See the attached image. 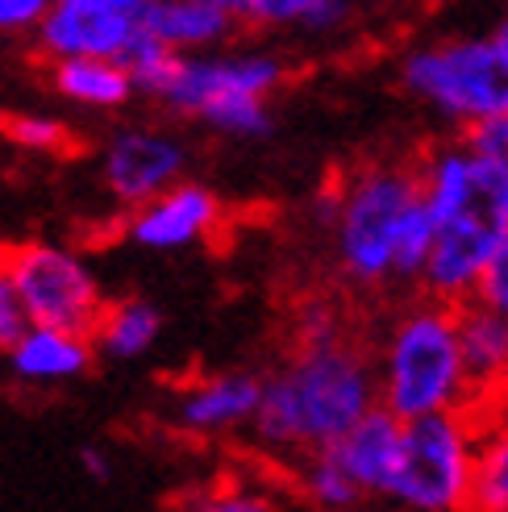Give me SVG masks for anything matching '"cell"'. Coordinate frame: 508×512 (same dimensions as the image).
I'll list each match as a JSON object with an SVG mask.
<instances>
[{
	"instance_id": "obj_1",
	"label": "cell",
	"mask_w": 508,
	"mask_h": 512,
	"mask_svg": "<svg viewBox=\"0 0 508 512\" xmlns=\"http://www.w3.org/2000/svg\"><path fill=\"white\" fill-rule=\"evenodd\" d=\"M375 363L371 350L346 334L300 338L296 354L263 379L259 404H254L250 433L267 454L292 467L300 454L321 450L375 408Z\"/></svg>"
},
{
	"instance_id": "obj_2",
	"label": "cell",
	"mask_w": 508,
	"mask_h": 512,
	"mask_svg": "<svg viewBox=\"0 0 508 512\" xmlns=\"http://www.w3.org/2000/svg\"><path fill=\"white\" fill-rule=\"evenodd\" d=\"M421 204L417 163H367L317 200V217L334 242V267L354 292L396 288V250Z\"/></svg>"
},
{
	"instance_id": "obj_3",
	"label": "cell",
	"mask_w": 508,
	"mask_h": 512,
	"mask_svg": "<svg viewBox=\"0 0 508 512\" xmlns=\"http://www.w3.org/2000/svg\"><path fill=\"white\" fill-rule=\"evenodd\" d=\"M371 363H375V400L400 421L475 408V392L459 350L454 304H442L434 296L404 304L384 329Z\"/></svg>"
},
{
	"instance_id": "obj_4",
	"label": "cell",
	"mask_w": 508,
	"mask_h": 512,
	"mask_svg": "<svg viewBox=\"0 0 508 512\" xmlns=\"http://www.w3.org/2000/svg\"><path fill=\"white\" fill-rule=\"evenodd\" d=\"M400 88L454 130L508 117V50L492 34L417 42L400 59Z\"/></svg>"
},
{
	"instance_id": "obj_5",
	"label": "cell",
	"mask_w": 508,
	"mask_h": 512,
	"mask_svg": "<svg viewBox=\"0 0 508 512\" xmlns=\"http://www.w3.org/2000/svg\"><path fill=\"white\" fill-rule=\"evenodd\" d=\"M475 483V408L400 421V446L384 500L413 512L471 508Z\"/></svg>"
},
{
	"instance_id": "obj_6",
	"label": "cell",
	"mask_w": 508,
	"mask_h": 512,
	"mask_svg": "<svg viewBox=\"0 0 508 512\" xmlns=\"http://www.w3.org/2000/svg\"><path fill=\"white\" fill-rule=\"evenodd\" d=\"M0 263H5L13 292L34 325H63L92 334L100 309H105V292L80 250L59 242H17L0 250Z\"/></svg>"
},
{
	"instance_id": "obj_7",
	"label": "cell",
	"mask_w": 508,
	"mask_h": 512,
	"mask_svg": "<svg viewBox=\"0 0 508 512\" xmlns=\"http://www.w3.org/2000/svg\"><path fill=\"white\" fill-rule=\"evenodd\" d=\"M288 80V67L271 50H200L180 55L159 105L175 117L209 121L238 100H271Z\"/></svg>"
},
{
	"instance_id": "obj_8",
	"label": "cell",
	"mask_w": 508,
	"mask_h": 512,
	"mask_svg": "<svg viewBox=\"0 0 508 512\" xmlns=\"http://www.w3.org/2000/svg\"><path fill=\"white\" fill-rule=\"evenodd\" d=\"M188 171V146L159 125H121L100 150V179L121 209L159 196Z\"/></svg>"
},
{
	"instance_id": "obj_9",
	"label": "cell",
	"mask_w": 508,
	"mask_h": 512,
	"mask_svg": "<svg viewBox=\"0 0 508 512\" xmlns=\"http://www.w3.org/2000/svg\"><path fill=\"white\" fill-rule=\"evenodd\" d=\"M221 221H225L221 196L205 184L180 179V184L163 188L159 196L125 209V242H134L138 250L175 254V250H192L217 238Z\"/></svg>"
},
{
	"instance_id": "obj_10",
	"label": "cell",
	"mask_w": 508,
	"mask_h": 512,
	"mask_svg": "<svg viewBox=\"0 0 508 512\" xmlns=\"http://www.w3.org/2000/svg\"><path fill=\"white\" fill-rule=\"evenodd\" d=\"M138 34V13L96 5V0H50L34 25V50L42 63L55 59H121Z\"/></svg>"
},
{
	"instance_id": "obj_11",
	"label": "cell",
	"mask_w": 508,
	"mask_h": 512,
	"mask_svg": "<svg viewBox=\"0 0 508 512\" xmlns=\"http://www.w3.org/2000/svg\"><path fill=\"white\" fill-rule=\"evenodd\" d=\"M500 229L492 221L479 217H450L438 221L434 229V246L425 254V267L417 279L421 296H434L442 304H463L475 296V284L484 275V263L492 254Z\"/></svg>"
},
{
	"instance_id": "obj_12",
	"label": "cell",
	"mask_w": 508,
	"mask_h": 512,
	"mask_svg": "<svg viewBox=\"0 0 508 512\" xmlns=\"http://www.w3.org/2000/svg\"><path fill=\"white\" fill-rule=\"evenodd\" d=\"M263 379L250 371H225L196 379L175 396V425L192 438H225L250 425Z\"/></svg>"
},
{
	"instance_id": "obj_13",
	"label": "cell",
	"mask_w": 508,
	"mask_h": 512,
	"mask_svg": "<svg viewBox=\"0 0 508 512\" xmlns=\"http://www.w3.org/2000/svg\"><path fill=\"white\" fill-rule=\"evenodd\" d=\"M5 354H9V367L21 383H30V388H59V383L88 375L96 346L88 334H80V329L30 321Z\"/></svg>"
},
{
	"instance_id": "obj_14",
	"label": "cell",
	"mask_w": 508,
	"mask_h": 512,
	"mask_svg": "<svg viewBox=\"0 0 508 512\" xmlns=\"http://www.w3.org/2000/svg\"><path fill=\"white\" fill-rule=\"evenodd\" d=\"M454 321H459V350L475 392V408L508 396V313L471 296L454 304Z\"/></svg>"
},
{
	"instance_id": "obj_15",
	"label": "cell",
	"mask_w": 508,
	"mask_h": 512,
	"mask_svg": "<svg viewBox=\"0 0 508 512\" xmlns=\"http://www.w3.org/2000/svg\"><path fill=\"white\" fill-rule=\"evenodd\" d=\"M396 446H400V417H392L388 408L375 404L325 450L334 454L338 467L354 479V488L363 492V500H384L388 475L396 463Z\"/></svg>"
},
{
	"instance_id": "obj_16",
	"label": "cell",
	"mask_w": 508,
	"mask_h": 512,
	"mask_svg": "<svg viewBox=\"0 0 508 512\" xmlns=\"http://www.w3.org/2000/svg\"><path fill=\"white\" fill-rule=\"evenodd\" d=\"M138 25L175 55H200L230 42L242 21L209 0H146L138 9Z\"/></svg>"
},
{
	"instance_id": "obj_17",
	"label": "cell",
	"mask_w": 508,
	"mask_h": 512,
	"mask_svg": "<svg viewBox=\"0 0 508 512\" xmlns=\"http://www.w3.org/2000/svg\"><path fill=\"white\" fill-rule=\"evenodd\" d=\"M46 71H50V88L67 105L88 113H117L138 96L130 71L117 59H55L46 63Z\"/></svg>"
},
{
	"instance_id": "obj_18",
	"label": "cell",
	"mask_w": 508,
	"mask_h": 512,
	"mask_svg": "<svg viewBox=\"0 0 508 512\" xmlns=\"http://www.w3.org/2000/svg\"><path fill=\"white\" fill-rule=\"evenodd\" d=\"M471 508L508 512V396L475 408V483Z\"/></svg>"
},
{
	"instance_id": "obj_19",
	"label": "cell",
	"mask_w": 508,
	"mask_h": 512,
	"mask_svg": "<svg viewBox=\"0 0 508 512\" xmlns=\"http://www.w3.org/2000/svg\"><path fill=\"white\" fill-rule=\"evenodd\" d=\"M92 346L117 358V363H130V358H142L155 350V342L163 338V313L150 300L125 296V300H105L96 325H92Z\"/></svg>"
},
{
	"instance_id": "obj_20",
	"label": "cell",
	"mask_w": 508,
	"mask_h": 512,
	"mask_svg": "<svg viewBox=\"0 0 508 512\" xmlns=\"http://www.w3.org/2000/svg\"><path fill=\"white\" fill-rule=\"evenodd\" d=\"M354 17V0H246L242 25L254 30H304L334 34Z\"/></svg>"
},
{
	"instance_id": "obj_21",
	"label": "cell",
	"mask_w": 508,
	"mask_h": 512,
	"mask_svg": "<svg viewBox=\"0 0 508 512\" xmlns=\"http://www.w3.org/2000/svg\"><path fill=\"white\" fill-rule=\"evenodd\" d=\"M288 471H292V483H296V496H304L317 508H354V504H363V492L354 488V479L338 467V458L329 454L325 446L300 454Z\"/></svg>"
},
{
	"instance_id": "obj_22",
	"label": "cell",
	"mask_w": 508,
	"mask_h": 512,
	"mask_svg": "<svg viewBox=\"0 0 508 512\" xmlns=\"http://www.w3.org/2000/svg\"><path fill=\"white\" fill-rule=\"evenodd\" d=\"M117 63L130 71V80H134V92H138V96L159 100L163 88H167V80H171V71H175V63H180V55H175V50H167L159 38H150L142 25H138L134 42L125 46V55H121Z\"/></svg>"
},
{
	"instance_id": "obj_23",
	"label": "cell",
	"mask_w": 508,
	"mask_h": 512,
	"mask_svg": "<svg viewBox=\"0 0 508 512\" xmlns=\"http://www.w3.org/2000/svg\"><path fill=\"white\" fill-rule=\"evenodd\" d=\"M0 134L9 138V146L25 150V155L59 159V155H67V150L75 146L71 125L59 121V117H50V113H13V117L0 121Z\"/></svg>"
},
{
	"instance_id": "obj_24",
	"label": "cell",
	"mask_w": 508,
	"mask_h": 512,
	"mask_svg": "<svg viewBox=\"0 0 508 512\" xmlns=\"http://www.w3.org/2000/svg\"><path fill=\"white\" fill-rule=\"evenodd\" d=\"M180 508H200V512H271L275 492L254 488V483H221V488H200L180 500Z\"/></svg>"
},
{
	"instance_id": "obj_25",
	"label": "cell",
	"mask_w": 508,
	"mask_h": 512,
	"mask_svg": "<svg viewBox=\"0 0 508 512\" xmlns=\"http://www.w3.org/2000/svg\"><path fill=\"white\" fill-rule=\"evenodd\" d=\"M475 300H484V304H492V309L508 313V225L492 242L484 275H479V284H475Z\"/></svg>"
},
{
	"instance_id": "obj_26",
	"label": "cell",
	"mask_w": 508,
	"mask_h": 512,
	"mask_svg": "<svg viewBox=\"0 0 508 512\" xmlns=\"http://www.w3.org/2000/svg\"><path fill=\"white\" fill-rule=\"evenodd\" d=\"M25 325H30V317H25L21 300H17V292H13V279H9L5 263H0V354L13 346V338L21 334Z\"/></svg>"
},
{
	"instance_id": "obj_27",
	"label": "cell",
	"mask_w": 508,
	"mask_h": 512,
	"mask_svg": "<svg viewBox=\"0 0 508 512\" xmlns=\"http://www.w3.org/2000/svg\"><path fill=\"white\" fill-rule=\"evenodd\" d=\"M50 0H0V34H34Z\"/></svg>"
},
{
	"instance_id": "obj_28",
	"label": "cell",
	"mask_w": 508,
	"mask_h": 512,
	"mask_svg": "<svg viewBox=\"0 0 508 512\" xmlns=\"http://www.w3.org/2000/svg\"><path fill=\"white\" fill-rule=\"evenodd\" d=\"M80 467H84V475H88V479H100V483H105V479L113 475L109 454H105V450H96V446H84V450H80Z\"/></svg>"
},
{
	"instance_id": "obj_29",
	"label": "cell",
	"mask_w": 508,
	"mask_h": 512,
	"mask_svg": "<svg viewBox=\"0 0 508 512\" xmlns=\"http://www.w3.org/2000/svg\"><path fill=\"white\" fill-rule=\"evenodd\" d=\"M209 5H217V9H225V13H234V17L242 21V5H246V0H209Z\"/></svg>"
},
{
	"instance_id": "obj_30",
	"label": "cell",
	"mask_w": 508,
	"mask_h": 512,
	"mask_svg": "<svg viewBox=\"0 0 508 512\" xmlns=\"http://www.w3.org/2000/svg\"><path fill=\"white\" fill-rule=\"evenodd\" d=\"M96 5H113V9H130V13H138L146 0H96Z\"/></svg>"
},
{
	"instance_id": "obj_31",
	"label": "cell",
	"mask_w": 508,
	"mask_h": 512,
	"mask_svg": "<svg viewBox=\"0 0 508 512\" xmlns=\"http://www.w3.org/2000/svg\"><path fill=\"white\" fill-rule=\"evenodd\" d=\"M492 38H496V42H500V46L508 50V17H504V21L496 25V30H492Z\"/></svg>"
}]
</instances>
